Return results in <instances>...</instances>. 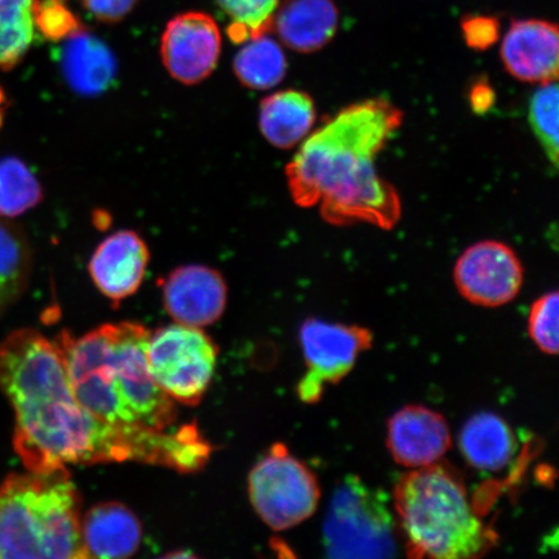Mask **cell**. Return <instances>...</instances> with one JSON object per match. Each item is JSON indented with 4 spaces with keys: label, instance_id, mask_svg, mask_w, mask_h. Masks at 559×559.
<instances>
[{
    "label": "cell",
    "instance_id": "4",
    "mask_svg": "<svg viewBox=\"0 0 559 559\" xmlns=\"http://www.w3.org/2000/svg\"><path fill=\"white\" fill-rule=\"evenodd\" d=\"M394 513L412 557L478 558L498 542L474 512L463 479L440 461L402 475Z\"/></svg>",
    "mask_w": 559,
    "mask_h": 559
},
{
    "label": "cell",
    "instance_id": "23",
    "mask_svg": "<svg viewBox=\"0 0 559 559\" xmlns=\"http://www.w3.org/2000/svg\"><path fill=\"white\" fill-rule=\"evenodd\" d=\"M31 249L16 227L0 221V310L16 300L31 275Z\"/></svg>",
    "mask_w": 559,
    "mask_h": 559
},
{
    "label": "cell",
    "instance_id": "11",
    "mask_svg": "<svg viewBox=\"0 0 559 559\" xmlns=\"http://www.w3.org/2000/svg\"><path fill=\"white\" fill-rule=\"evenodd\" d=\"M222 37L212 16L188 12L167 24L160 56L167 72L185 85L207 79L218 64Z\"/></svg>",
    "mask_w": 559,
    "mask_h": 559
},
{
    "label": "cell",
    "instance_id": "22",
    "mask_svg": "<svg viewBox=\"0 0 559 559\" xmlns=\"http://www.w3.org/2000/svg\"><path fill=\"white\" fill-rule=\"evenodd\" d=\"M37 0H0V70L17 64L34 38Z\"/></svg>",
    "mask_w": 559,
    "mask_h": 559
},
{
    "label": "cell",
    "instance_id": "2",
    "mask_svg": "<svg viewBox=\"0 0 559 559\" xmlns=\"http://www.w3.org/2000/svg\"><path fill=\"white\" fill-rule=\"evenodd\" d=\"M402 122V110L382 97L342 109L286 166L293 200L300 207L319 206L321 218L333 226L365 222L394 228L401 198L377 171L376 159Z\"/></svg>",
    "mask_w": 559,
    "mask_h": 559
},
{
    "label": "cell",
    "instance_id": "15",
    "mask_svg": "<svg viewBox=\"0 0 559 559\" xmlns=\"http://www.w3.org/2000/svg\"><path fill=\"white\" fill-rule=\"evenodd\" d=\"M501 59L509 74L522 82L557 81V25L544 20L514 21L502 39Z\"/></svg>",
    "mask_w": 559,
    "mask_h": 559
},
{
    "label": "cell",
    "instance_id": "10",
    "mask_svg": "<svg viewBox=\"0 0 559 559\" xmlns=\"http://www.w3.org/2000/svg\"><path fill=\"white\" fill-rule=\"evenodd\" d=\"M460 295L480 307H501L520 295L524 271L515 251L500 241H480L467 248L453 271Z\"/></svg>",
    "mask_w": 559,
    "mask_h": 559
},
{
    "label": "cell",
    "instance_id": "8",
    "mask_svg": "<svg viewBox=\"0 0 559 559\" xmlns=\"http://www.w3.org/2000/svg\"><path fill=\"white\" fill-rule=\"evenodd\" d=\"M218 347L201 328L181 324L151 333L146 361L153 381L174 402L198 405L212 383Z\"/></svg>",
    "mask_w": 559,
    "mask_h": 559
},
{
    "label": "cell",
    "instance_id": "7",
    "mask_svg": "<svg viewBox=\"0 0 559 559\" xmlns=\"http://www.w3.org/2000/svg\"><path fill=\"white\" fill-rule=\"evenodd\" d=\"M248 489L255 513L274 531L311 519L321 496L317 475L282 443L272 445L251 469Z\"/></svg>",
    "mask_w": 559,
    "mask_h": 559
},
{
    "label": "cell",
    "instance_id": "26",
    "mask_svg": "<svg viewBox=\"0 0 559 559\" xmlns=\"http://www.w3.org/2000/svg\"><path fill=\"white\" fill-rule=\"evenodd\" d=\"M558 85L557 81L542 83L531 97L530 123L551 165L558 166Z\"/></svg>",
    "mask_w": 559,
    "mask_h": 559
},
{
    "label": "cell",
    "instance_id": "20",
    "mask_svg": "<svg viewBox=\"0 0 559 559\" xmlns=\"http://www.w3.org/2000/svg\"><path fill=\"white\" fill-rule=\"evenodd\" d=\"M463 456L475 469L499 472L512 461L516 440L510 426L491 412L472 416L459 438Z\"/></svg>",
    "mask_w": 559,
    "mask_h": 559
},
{
    "label": "cell",
    "instance_id": "12",
    "mask_svg": "<svg viewBox=\"0 0 559 559\" xmlns=\"http://www.w3.org/2000/svg\"><path fill=\"white\" fill-rule=\"evenodd\" d=\"M227 293L219 272L201 264L174 270L163 286L167 313L178 324L193 328L212 325L222 318Z\"/></svg>",
    "mask_w": 559,
    "mask_h": 559
},
{
    "label": "cell",
    "instance_id": "17",
    "mask_svg": "<svg viewBox=\"0 0 559 559\" xmlns=\"http://www.w3.org/2000/svg\"><path fill=\"white\" fill-rule=\"evenodd\" d=\"M60 62L62 74L75 93L102 94L115 82L117 66L114 53L82 27L66 38Z\"/></svg>",
    "mask_w": 559,
    "mask_h": 559
},
{
    "label": "cell",
    "instance_id": "6",
    "mask_svg": "<svg viewBox=\"0 0 559 559\" xmlns=\"http://www.w3.org/2000/svg\"><path fill=\"white\" fill-rule=\"evenodd\" d=\"M397 522L380 489L348 475L325 516L324 548L332 558H386L396 550Z\"/></svg>",
    "mask_w": 559,
    "mask_h": 559
},
{
    "label": "cell",
    "instance_id": "3",
    "mask_svg": "<svg viewBox=\"0 0 559 559\" xmlns=\"http://www.w3.org/2000/svg\"><path fill=\"white\" fill-rule=\"evenodd\" d=\"M151 332L123 321L82 337L64 331L56 345L73 394L91 415L118 426L167 430L177 421L175 402L153 381L146 361Z\"/></svg>",
    "mask_w": 559,
    "mask_h": 559
},
{
    "label": "cell",
    "instance_id": "13",
    "mask_svg": "<svg viewBox=\"0 0 559 559\" xmlns=\"http://www.w3.org/2000/svg\"><path fill=\"white\" fill-rule=\"evenodd\" d=\"M386 443L396 464L418 469L442 460L452 447V435L439 412L405 405L389 419Z\"/></svg>",
    "mask_w": 559,
    "mask_h": 559
},
{
    "label": "cell",
    "instance_id": "30",
    "mask_svg": "<svg viewBox=\"0 0 559 559\" xmlns=\"http://www.w3.org/2000/svg\"><path fill=\"white\" fill-rule=\"evenodd\" d=\"M136 0H85L87 10L102 21L121 20L131 11Z\"/></svg>",
    "mask_w": 559,
    "mask_h": 559
},
{
    "label": "cell",
    "instance_id": "25",
    "mask_svg": "<svg viewBox=\"0 0 559 559\" xmlns=\"http://www.w3.org/2000/svg\"><path fill=\"white\" fill-rule=\"evenodd\" d=\"M222 9L233 20L229 35L235 41H247L267 34L278 7V0H218Z\"/></svg>",
    "mask_w": 559,
    "mask_h": 559
},
{
    "label": "cell",
    "instance_id": "18",
    "mask_svg": "<svg viewBox=\"0 0 559 559\" xmlns=\"http://www.w3.org/2000/svg\"><path fill=\"white\" fill-rule=\"evenodd\" d=\"M280 38L293 51H319L337 31L338 12L332 0H286L274 19Z\"/></svg>",
    "mask_w": 559,
    "mask_h": 559
},
{
    "label": "cell",
    "instance_id": "29",
    "mask_svg": "<svg viewBox=\"0 0 559 559\" xmlns=\"http://www.w3.org/2000/svg\"><path fill=\"white\" fill-rule=\"evenodd\" d=\"M464 32L467 45L477 48V50H485V48L493 45L496 38H498V25L488 19L467 21L464 25Z\"/></svg>",
    "mask_w": 559,
    "mask_h": 559
},
{
    "label": "cell",
    "instance_id": "9",
    "mask_svg": "<svg viewBox=\"0 0 559 559\" xmlns=\"http://www.w3.org/2000/svg\"><path fill=\"white\" fill-rule=\"evenodd\" d=\"M299 337L307 373L298 384V395L305 403H317L325 384L344 380L373 342L366 328L321 319L306 320Z\"/></svg>",
    "mask_w": 559,
    "mask_h": 559
},
{
    "label": "cell",
    "instance_id": "19",
    "mask_svg": "<svg viewBox=\"0 0 559 559\" xmlns=\"http://www.w3.org/2000/svg\"><path fill=\"white\" fill-rule=\"evenodd\" d=\"M317 121V108L309 94L284 90L264 97L260 128L267 142L280 150H290L310 134Z\"/></svg>",
    "mask_w": 559,
    "mask_h": 559
},
{
    "label": "cell",
    "instance_id": "21",
    "mask_svg": "<svg viewBox=\"0 0 559 559\" xmlns=\"http://www.w3.org/2000/svg\"><path fill=\"white\" fill-rule=\"evenodd\" d=\"M234 69L243 86L270 90L278 85L286 74V59L276 40L263 34L248 40L236 55Z\"/></svg>",
    "mask_w": 559,
    "mask_h": 559
},
{
    "label": "cell",
    "instance_id": "32",
    "mask_svg": "<svg viewBox=\"0 0 559 559\" xmlns=\"http://www.w3.org/2000/svg\"><path fill=\"white\" fill-rule=\"evenodd\" d=\"M5 114V100L2 91H0V128H2Z\"/></svg>",
    "mask_w": 559,
    "mask_h": 559
},
{
    "label": "cell",
    "instance_id": "1",
    "mask_svg": "<svg viewBox=\"0 0 559 559\" xmlns=\"http://www.w3.org/2000/svg\"><path fill=\"white\" fill-rule=\"evenodd\" d=\"M0 391L15 412L13 445L31 472L135 461L194 473L212 454L195 425L166 431L91 415L70 388L58 345L34 330L13 332L0 344Z\"/></svg>",
    "mask_w": 559,
    "mask_h": 559
},
{
    "label": "cell",
    "instance_id": "28",
    "mask_svg": "<svg viewBox=\"0 0 559 559\" xmlns=\"http://www.w3.org/2000/svg\"><path fill=\"white\" fill-rule=\"evenodd\" d=\"M35 23L48 38L58 40L80 31L81 26L64 5L58 0H47L44 5H35Z\"/></svg>",
    "mask_w": 559,
    "mask_h": 559
},
{
    "label": "cell",
    "instance_id": "5",
    "mask_svg": "<svg viewBox=\"0 0 559 559\" xmlns=\"http://www.w3.org/2000/svg\"><path fill=\"white\" fill-rule=\"evenodd\" d=\"M81 521L67 467L12 474L0 486V558L87 559Z\"/></svg>",
    "mask_w": 559,
    "mask_h": 559
},
{
    "label": "cell",
    "instance_id": "24",
    "mask_svg": "<svg viewBox=\"0 0 559 559\" xmlns=\"http://www.w3.org/2000/svg\"><path fill=\"white\" fill-rule=\"evenodd\" d=\"M41 200V187L23 160L0 159V216L13 218Z\"/></svg>",
    "mask_w": 559,
    "mask_h": 559
},
{
    "label": "cell",
    "instance_id": "31",
    "mask_svg": "<svg viewBox=\"0 0 559 559\" xmlns=\"http://www.w3.org/2000/svg\"><path fill=\"white\" fill-rule=\"evenodd\" d=\"M493 93L486 85H477L472 91V105L477 111L487 110L491 107Z\"/></svg>",
    "mask_w": 559,
    "mask_h": 559
},
{
    "label": "cell",
    "instance_id": "14",
    "mask_svg": "<svg viewBox=\"0 0 559 559\" xmlns=\"http://www.w3.org/2000/svg\"><path fill=\"white\" fill-rule=\"evenodd\" d=\"M150 250L134 230L110 235L95 250L88 264L91 278L114 304L135 295L146 274Z\"/></svg>",
    "mask_w": 559,
    "mask_h": 559
},
{
    "label": "cell",
    "instance_id": "16",
    "mask_svg": "<svg viewBox=\"0 0 559 559\" xmlns=\"http://www.w3.org/2000/svg\"><path fill=\"white\" fill-rule=\"evenodd\" d=\"M81 534L88 558H129L142 544L143 527L131 509L109 501L82 515Z\"/></svg>",
    "mask_w": 559,
    "mask_h": 559
},
{
    "label": "cell",
    "instance_id": "27",
    "mask_svg": "<svg viewBox=\"0 0 559 559\" xmlns=\"http://www.w3.org/2000/svg\"><path fill=\"white\" fill-rule=\"evenodd\" d=\"M558 292L547 293L536 299L528 314L531 341L547 355L558 354Z\"/></svg>",
    "mask_w": 559,
    "mask_h": 559
}]
</instances>
